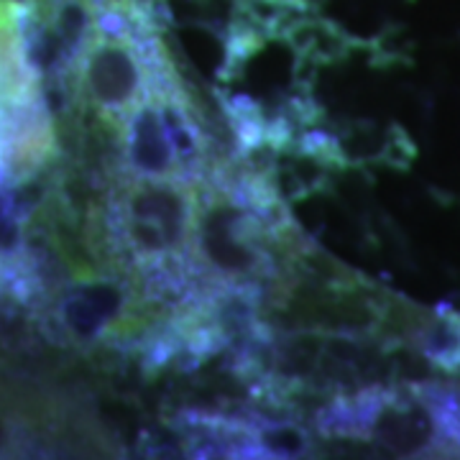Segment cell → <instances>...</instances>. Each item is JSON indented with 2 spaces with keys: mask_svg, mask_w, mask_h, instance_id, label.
Returning <instances> with one entry per match:
<instances>
[{
  "mask_svg": "<svg viewBox=\"0 0 460 460\" xmlns=\"http://www.w3.org/2000/svg\"><path fill=\"white\" fill-rule=\"evenodd\" d=\"M3 447H8V422L0 417V450Z\"/></svg>",
  "mask_w": 460,
  "mask_h": 460,
  "instance_id": "7a4b0ae2",
  "label": "cell"
},
{
  "mask_svg": "<svg viewBox=\"0 0 460 460\" xmlns=\"http://www.w3.org/2000/svg\"><path fill=\"white\" fill-rule=\"evenodd\" d=\"M414 350L440 371L460 368V314L453 310H435L411 335Z\"/></svg>",
  "mask_w": 460,
  "mask_h": 460,
  "instance_id": "6da1fadb",
  "label": "cell"
}]
</instances>
